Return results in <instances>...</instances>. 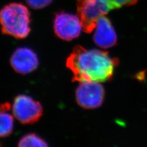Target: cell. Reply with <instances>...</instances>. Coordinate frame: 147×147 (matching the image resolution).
<instances>
[{
	"mask_svg": "<svg viewBox=\"0 0 147 147\" xmlns=\"http://www.w3.org/2000/svg\"><path fill=\"white\" fill-rule=\"evenodd\" d=\"M77 16L86 33L94 30L99 18L112 10L104 0H77Z\"/></svg>",
	"mask_w": 147,
	"mask_h": 147,
	"instance_id": "cell-3",
	"label": "cell"
},
{
	"mask_svg": "<svg viewBox=\"0 0 147 147\" xmlns=\"http://www.w3.org/2000/svg\"><path fill=\"white\" fill-rule=\"evenodd\" d=\"M77 103L87 109L98 108L102 104L104 98V90L97 82H82L76 92Z\"/></svg>",
	"mask_w": 147,
	"mask_h": 147,
	"instance_id": "cell-5",
	"label": "cell"
},
{
	"mask_svg": "<svg viewBox=\"0 0 147 147\" xmlns=\"http://www.w3.org/2000/svg\"><path fill=\"white\" fill-rule=\"evenodd\" d=\"M112 9L136 4L138 0H104Z\"/></svg>",
	"mask_w": 147,
	"mask_h": 147,
	"instance_id": "cell-11",
	"label": "cell"
},
{
	"mask_svg": "<svg viewBox=\"0 0 147 147\" xmlns=\"http://www.w3.org/2000/svg\"><path fill=\"white\" fill-rule=\"evenodd\" d=\"M30 13L21 3H11L0 11V25L3 33L16 39H24L30 33Z\"/></svg>",
	"mask_w": 147,
	"mask_h": 147,
	"instance_id": "cell-2",
	"label": "cell"
},
{
	"mask_svg": "<svg viewBox=\"0 0 147 147\" xmlns=\"http://www.w3.org/2000/svg\"><path fill=\"white\" fill-rule=\"evenodd\" d=\"M11 64L17 73L26 74L34 71L39 65L38 58L35 52L27 47L18 48L11 58Z\"/></svg>",
	"mask_w": 147,
	"mask_h": 147,
	"instance_id": "cell-7",
	"label": "cell"
},
{
	"mask_svg": "<svg viewBox=\"0 0 147 147\" xmlns=\"http://www.w3.org/2000/svg\"><path fill=\"white\" fill-rule=\"evenodd\" d=\"M12 108L13 115L24 125L37 122L43 113V109L40 102L24 94L17 96Z\"/></svg>",
	"mask_w": 147,
	"mask_h": 147,
	"instance_id": "cell-4",
	"label": "cell"
},
{
	"mask_svg": "<svg viewBox=\"0 0 147 147\" xmlns=\"http://www.w3.org/2000/svg\"><path fill=\"white\" fill-rule=\"evenodd\" d=\"M82 25L78 16L69 13L60 12L57 13L54 20L55 33L59 38L71 40L80 34Z\"/></svg>",
	"mask_w": 147,
	"mask_h": 147,
	"instance_id": "cell-6",
	"label": "cell"
},
{
	"mask_svg": "<svg viewBox=\"0 0 147 147\" xmlns=\"http://www.w3.org/2000/svg\"><path fill=\"white\" fill-rule=\"evenodd\" d=\"M18 146H47L48 144L43 139L34 133L23 136L18 142Z\"/></svg>",
	"mask_w": 147,
	"mask_h": 147,
	"instance_id": "cell-10",
	"label": "cell"
},
{
	"mask_svg": "<svg viewBox=\"0 0 147 147\" xmlns=\"http://www.w3.org/2000/svg\"><path fill=\"white\" fill-rule=\"evenodd\" d=\"M11 105L9 102L0 105V138L9 136L13 129V118L9 113Z\"/></svg>",
	"mask_w": 147,
	"mask_h": 147,
	"instance_id": "cell-9",
	"label": "cell"
},
{
	"mask_svg": "<svg viewBox=\"0 0 147 147\" xmlns=\"http://www.w3.org/2000/svg\"><path fill=\"white\" fill-rule=\"evenodd\" d=\"M93 36L94 42L99 47L107 49L113 47L117 41V36L109 18L101 17L96 26Z\"/></svg>",
	"mask_w": 147,
	"mask_h": 147,
	"instance_id": "cell-8",
	"label": "cell"
},
{
	"mask_svg": "<svg viewBox=\"0 0 147 147\" xmlns=\"http://www.w3.org/2000/svg\"><path fill=\"white\" fill-rule=\"evenodd\" d=\"M117 64V59L110 57L107 52L81 46L74 49L66 61V66L73 74V81L80 83L109 80Z\"/></svg>",
	"mask_w": 147,
	"mask_h": 147,
	"instance_id": "cell-1",
	"label": "cell"
},
{
	"mask_svg": "<svg viewBox=\"0 0 147 147\" xmlns=\"http://www.w3.org/2000/svg\"><path fill=\"white\" fill-rule=\"evenodd\" d=\"M28 5L34 9H42L49 6L53 0H25Z\"/></svg>",
	"mask_w": 147,
	"mask_h": 147,
	"instance_id": "cell-12",
	"label": "cell"
}]
</instances>
